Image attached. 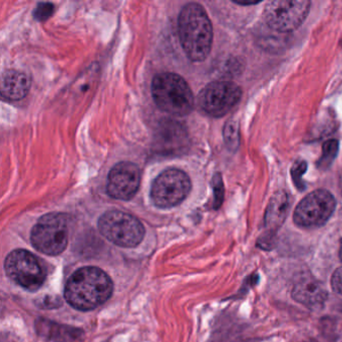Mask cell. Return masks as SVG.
Listing matches in <instances>:
<instances>
[{
	"label": "cell",
	"mask_w": 342,
	"mask_h": 342,
	"mask_svg": "<svg viewBox=\"0 0 342 342\" xmlns=\"http://www.w3.org/2000/svg\"><path fill=\"white\" fill-rule=\"evenodd\" d=\"M213 191H214V209L217 210L224 200V184L220 174H216L213 178Z\"/></svg>",
	"instance_id": "cell-19"
},
{
	"label": "cell",
	"mask_w": 342,
	"mask_h": 342,
	"mask_svg": "<svg viewBox=\"0 0 342 342\" xmlns=\"http://www.w3.org/2000/svg\"><path fill=\"white\" fill-rule=\"evenodd\" d=\"M310 5L308 0L269 1L264 8V20L272 31L291 32L306 19Z\"/></svg>",
	"instance_id": "cell-6"
},
{
	"label": "cell",
	"mask_w": 342,
	"mask_h": 342,
	"mask_svg": "<svg viewBox=\"0 0 342 342\" xmlns=\"http://www.w3.org/2000/svg\"><path fill=\"white\" fill-rule=\"evenodd\" d=\"M4 268L10 279L29 291L38 290L46 277L45 270L38 259L23 249L9 253L4 262Z\"/></svg>",
	"instance_id": "cell-7"
},
{
	"label": "cell",
	"mask_w": 342,
	"mask_h": 342,
	"mask_svg": "<svg viewBox=\"0 0 342 342\" xmlns=\"http://www.w3.org/2000/svg\"><path fill=\"white\" fill-rule=\"evenodd\" d=\"M234 3L236 4H239V5H243V6H247V5H254V4H258L260 1H237V0H234L233 1Z\"/></svg>",
	"instance_id": "cell-22"
},
{
	"label": "cell",
	"mask_w": 342,
	"mask_h": 342,
	"mask_svg": "<svg viewBox=\"0 0 342 342\" xmlns=\"http://www.w3.org/2000/svg\"><path fill=\"white\" fill-rule=\"evenodd\" d=\"M31 240L37 251L49 256L60 255L68 242L67 218L62 213L42 216L31 230Z\"/></svg>",
	"instance_id": "cell-5"
},
{
	"label": "cell",
	"mask_w": 342,
	"mask_h": 342,
	"mask_svg": "<svg viewBox=\"0 0 342 342\" xmlns=\"http://www.w3.org/2000/svg\"><path fill=\"white\" fill-rule=\"evenodd\" d=\"M309 342H312V341H309Z\"/></svg>",
	"instance_id": "cell-24"
},
{
	"label": "cell",
	"mask_w": 342,
	"mask_h": 342,
	"mask_svg": "<svg viewBox=\"0 0 342 342\" xmlns=\"http://www.w3.org/2000/svg\"><path fill=\"white\" fill-rule=\"evenodd\" d=\"M191 189L192 183L185 172L179 169H168L154 181L151 198L156 207L169 209L181 204Z\"/></svg>",
	"instance_id": "cell-8"
},
{
	"label": "cell",
	"mask_w": 342,
	"mask_h": 342,
	"mask_svg": "<svg viewBox=\"0 0 342 342\" xmlns=\"http://www.w3.org/2000/svg\"><path fill=\"white\" fill-rule=\"evenodd\" d=\"M113 291V281L104 271L97 267H84L67 280L64 297L77 310H93L108 301Z\"/></svg>",
	"instance_id": "cell-1"
},
{
	"label": "cell",
	"mask_w": 342,
	"mask_h": 342,
	"mask_svg": "<svg viewBox=\"0 0 342 342\" xmlns=\"http://www.w3.org/2000/svg\"><path fill=\"white\" fill-rule=\"evenodd\" d=\"M178 31L188 59L195 62L205 61L213 43V27L205 8L195 2L185 5L179 15Z\"/></svg>",
	"instance_id": "cell-2"
},
{
	"label": "cell",
	"mask_w": 342,
	"mask_h": 342,
	"mask_svg": "<svg viewBox=\"0 0 342 342\" xmlns=\"http://www.w3.org/2000/svg\"><path fill=\"white\" fill-rule=\"evenodd\" d=\"M242 97V90L235 83L216 81L207 85L199 94V104L209 116L221 118L232 111Z\"/></svg>",
	"instance_id": "cell-10"
},
{
	"label": "cell",
	"mask_w": 342,
	"mask_h": 342,
	"mask_svg": "<svg viewBox=\"0 0 342 342\" xmlns=\"http://www.w3.org/2000/svg\"><path fill=\"white\" fill-rule=\"evenodd\" d=\"M140 184V168L130 162H121L109 174L107 192L114 199L127 201L137 194Z\"/></svg>",
	"instance_id": "cell-11"
},
{
	"label": "cell",
	"mask_w": 342,
	"mask_h": 342,
	"mask_svg": "<svg viewBox=\"0 0 342 342\" xmlns=\"http://www.w3.org/2000/svg\"><path fill=\"white\" fill-rule=\"evenodd\" d=\"M338 152V142L336 140H329L324 143L322 147V155L318 162V167L321 169L328 168Z\"/></svg>",
	"instance_id": "cell-17"
},
{
	"label": "cell",
	"mask_w": 342,
	"mask_h": 342,
	"mask_svg": "<svg viewBox=\"0 0 342 342\" xmlns=\"http://www.w3.org/2000/svg\"><path fill=\"white\" fill-rule=\"evenodd\" d=\"M239 124L236 120H230L228 121L223 129V136L224 141L227 147L231 151H236L239 147L240 142V134H239Z\"/></svg>",
	"instance_id": "cell-16"
},
{
	"label": "cell",
	"mask_w": 342,
	"mask_h": 342,
	"mask_svg": "<svg viewBox=\"0 0 342 342\" xmlns=\"http://www.w3.org/2000/svg\"><path fill=\"white\" fill-rule=\"evenodd\" d=\"M152 94L155 104L170 115L184 117L193 110V93L186 81L177 73L156 74L152 83Z\"/></svg>",
	"instance_id": "cell-3"
},
{
	"label": "cell",
	"mask_w": 342,
	"mask_h": 342,
	"mask_svg": "<svg viewBox=\"0 0 342 342\" xmlns=\"http://www.w3.org/2000/svg\"><path fill=\"white\" fill-rule=\"evenodd\" d=\"M55 12V5L49 2H41L38 3L34 10V18L38 21L47 20Z\"/></svg>",
	"instance_id": "cell-18"
},
{
	"label": "cell",
	"mask_w": 342,
	"mask_h": 342,
	"mask_svg": "<svg viewBox=\"0 0 342 342\" xmlns=\"http://www.w3.org/2000/svg\"><path fill=\"white\" fill-rule=\"evenodd\" d=\"M306 168L307 166L305 162H298L292 168V176H293L292 179L299 190L304 189V187L302 186V182H301V176L305 173Z\"/></svg>",
	"instance_id": "cell-20"
},
{
	"label": "cell",
	"mask_w": 342,
	"mask_h": 342,
	"mask_svg": "<svg viewBox=\"0 0 342 342\" xmlns=\"http://www.w3.org/2000/svg\"><path fill=\"white\" fill-rule=\"evenodd\" d=\"M335 207L336 201L330 192L323 189L313 191L297 205L294 223L305 229L321 227L331 217Z\"/></svg>",
	"instance_id": "cell-9"
},
{
	"label": "cell",
	"mask_w": 342,
	"mask_h": 342,
	"mask_svg": "<svg viewBox=\"0 0 342 342\" xmlns=\"http://www.w3.org/2000/svg\"><path fill=\"white\" fill-rule=\"evenodd\" d=\"M36 328L39 334L56 342L82 341L83 332L76 328L60 326V324H55L50 321L40 319L36 323Z\"/></svg>",
	"instance_id": "cell-15"
},
{
	"label": "cell",
	"mask_w": 342,
	"mask_h": 342,
	"mask_svg": "<svg viewBox=\"0 0 342 342\" xmlns=\"http://www.w3.org/2000/svg\"><path fill=\"white\" fill-rule=\"evenodd\" d=\"M98 230L103 237L117 246L133 248L144 239L145 228L141 221L118 210L106 212L98 220Z\"/></svg>",
	"instance_id": "cell-4"
},
{
	"label": "cell",
	"mask_w": 342,
	"mask_h": 342,
	"mask_svg": "<svg viewBox=\"0 0 342 342\" xmlns=\"http://www.w3.org/2000/svg\"><path fill=\"white\" fill-rule=\"evenodd\" d=\"M31 81L23 71L9 69L2 74L1 95L7 100H20L31 91Z\"/></svg>",
	"instance_id": "cell-14"
},
{
	"label": "cell",
	"mask_w": 342,
	"mask_h": 342,
	"mask_svg": "<svg viewBox=\"0 0 342 342\" xmlns=\"http://www.w3.org/2000/svg\"><path fill=\"white\" fill-rule=\"evenodd\" d=\"M339 258L342 261V239L340 240V247H339Z\"/></svg>",
	"instance_id": "cell-23"
},
{
	"label": "cell",
	"mask_w": 342,
	"mask_h": 342,
	"mask_svg": "<svg viewBox=\"0 0 342 342\" xmlns=\"http://www.w3.org/2000/svg\"><path fill=\"white\" fill-rule=\"evenodd\" d=\"M291 199L286 191H278L272 196L265 214V227L267 229L266 244H270V240L283 225L289 213Z\"/></svg>",
	"instance_id": "cell-13"
},
{
	"label": "cell",
	"mask_w": 342,
	"mask_h": 342,
	"mask_svg": "<svg viewBox=\"0 0 342 342\" xmlns=\"http://www.w3.org/2000/svg\"><path fill=\"white\" fill-rule=\"evenodd\" d=\"M331 287L333 291L339 295H342V267H339L332 275Z\"/></svg>",
	"instance_id": "cell-21"
},
{
	"label": "cell",
	"mask_w": 342,
	"mask_h": 342,
	"mask_svg": "<svg viewBox=\"0 0 342 342\" xmlns=\"http://www.w3.org/2000/svg\"><path fill=\"white\" fill-rule=\"evenodd\" d=\"M292 298L312 310H320L324 307L328 293L321 282L313 277H304L293 287Z\"/></svg>",
	"instance_id": "cell-12"
}]
</instances>
